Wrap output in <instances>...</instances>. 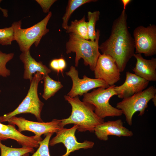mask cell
I'll return each mask as SVG.
<instances>
[{
	"mask_svg": "<svg viewBox=\"0 0 156 156\" xmlns=\"http://www.w3.org/2000/svg\"><path fill=\"white\" fill-rule=\"evenodd\" d=\"M2 1V0H0V3ZM0 10L3 12V16H4L7 17L8 16V11L7 10L4 9H3L1 8L0 6Z\"/></svg>",
	"mask_w": 156,
	"mask_h": 156,
	"instance_id": "obj_30",
	"label": "cell"
},
{
	"mask_svg": "<svg viewBox=\"0 0 156 156\" xmlns=\"http://www.w3.org/2000/svg\"><path fill=\"white\" fill-rule=\"evenodd\" d=\"M96 0H69L68 1L65 12L62 19V27L66 30L68 25V22L73 12L81 5L87 3L96 1Z\"/></svg>",
	"mask_w": 156,
	"mask_h": 156,
	"instance_id": "obj_20",
	"label": "cell"
},
{
	"mask_svg": "<svg viewBox=\"0 0 156 156\" xmlns=\"http://www.w3.org/2000/svg\"><path fill=\"white\" fill-rule=\"evenodd\" d=\"M50 66L52 69L56 71L57 73L60 72L58 59H55L52 60L50 63Z\"/></svg>",
	"mask_w": 156,
	"mask_h": 156,
	"instance_id": "obj_27",
	"label": "cell"
},
{
	"mask_svg": "<svg viewBox=\"0 0 156 156\" xmlns=\"http://www.w3.org/2000/svg\"><path fill=\"white\" fill-rule=\"evenodd\" d=\"M52 15V12L49 11L40 21L26 29L21 28V20L13 23L15 40L22 52L30 50L33 44L36 47L38 45L42 37L49 31L47 26Z\"/></svg>",
	"mask_w": 156,
	"mask_h": 156,
	"instance_id": "obj_4",
	"label": "cell"
},
{
	"mask_svg": "<svg viewBox=\"0 0 156 156\" xmlns=\"http://www.w3.org/2000/svg\"><path fill=\"white\" fill-rule=\"evenodd\" d=\"M58 62L60 72L63 75V72L64 69H65L66 66V63L65 60L62 57L58 59Z\"/></svg>",
	"mask_w": 156,
	"mask_h": 156,
	"instance_id": "obj_28",
	"label": "cell"
},
{
	"mask_svg": "<svg viewBox=\"0 0 156 156\" xmlns=\"http://www.w3.org/2000/svg\"><path fill=\"white\" fill-rule=\"evenodd\" d=\"M66 75L70 77L72 81V86L67 95L71 98L82 96L89 90L99 87L107 88L109 86L103 80L89 78L86 75L83 78L79 77L78 71L75 67L71 66L69 70L66 72Z\"/></svg>",
	"mask_w": 156,
	"mask_h": 156,
	"instance_id": "obj_10",
	"label": "cell"
},
{
	"mask_svg": "<svg viewBox=\"0 0 156 156\" xmlns=\"http://www.w3.org/2000/svg\"><path fill=\"white\" fill-rule=\"evenodd\" d=\"M78 127L77 125H74L69 129L63 128L50 141L49 145L52 146L59 143H63L66 147V151L61 156H68L71 153L80 149L92 148L94 145L92 141L85 140L81 143L77 141L75 134Z\"/></svg>",
	"mask_w": 156,
	"mask_h": 156,
	"instance_id": "obj_11",
	"label": "cell"
},
{
	"mask_svg": "<svg viewBox=\"0 0 156 156\" xmlns=\"http://www.w3.org/2000/svg\"><path fill=\"white\" fill-rule=\"evenodd\" d=\"M155 96L156 88L155 86H151L142 92L123 99L117 103L116 107L122 111L127 123L131 126L135 113L139 112V116H142L148 107V102Z\"/></svg>",
	"mask_w": 156,
	"mask_h": 156,
	"instance_id": "obj_7",
	"label": "cell"
},
{
	"mask_svg": "<svg viewBox=\"0 0 156 156\" xmlns=\"http://www.w3.org/2000/svg\"><path fill=\"white\" fill-rule=\"evenodd\" d=\"M100 12L96 11L93 12L89 11L87 13L88 21L87 22L88 35L89 39L94 41L96 38V31L95 25L96 22L99 20L100 15Z\"/></svg>",
	"mask_w": 156,
	"mask_h": 156,
	"instance_id": "obj_22",
	"label": "cell"
},
{
	"mask_svg": "<svg viewBox=\"0 0 156 156\" xmlns=\"http://www.w3.org/2000/svg\"><path fill=\"white\" fill-rule=\"evenodd\" d=\"M94 132L99 139L104 141L107 140L110 135L130 137L133 135L132 131L124 126L120 119L104 122L96 126Z\"/></svg>",
	"mask_w": 156,
	"mask_h": 156,
	"instance_id": "obj_14",
	"label": "cell"
},
{
	"mask_svg": "<svg viewBox=\"0 0 156 156\" xmlns=\"http://www.w3.org/2000/svg\"><path fill=\"white\" fill-rule=\"evenodd\" d=\"M43 79L44 88L42 97L46 100L53 96L63 87L60 81L52 79L48 75L44 76Z\"/></svg>",
	"mask_w": 156,
	"mask_h": 156,
	"instance_id": "obj_19",
	"label": "cell"
},
{
	"mask_svg": "<svg viewBox=\"0 0 156 156\" xmlns=\"http://www.w3.org/2000/svg\"><path fill=\"white\" fill-rule=\"evenodd\" d=\"M43 78V75L39 73L34 74L30 81V87L25 97L13 111L1 116V122L16 115L25 113L32 114L39 122H43L41 113L44 104L40 100L38 94V84Z\"/></svg>",
	"mask_w": 156,
	"mask_h": 156,
	"instance_id": "obj_6",
	"label": "cell"
},
{
	"mask_svg": "<svg viewBox=\"0 0 156 156\" xmlns=\"http://www.w3.org/2000/svg\"><path fill=\"white\" fill-rule=\"evenodd\" d=\"M15 40L14 29L11 27L0 29V44L2 45H10L12 41Z\"/></svg>",
	"mask_w": 156,
	"mask_h": 156,
	"instance_id": "obj_23",
	"label": "cell"
},
{
	"mask_svg": "<svg viewBox=\"0 0 156 156\" xmlns=\"http://www.w3.org/2000/svg\"><path fill=\"white\" fill-rule=\"evenodd\" d=\"M14 56L13 53L6 54L0 51V76L6 77L10 75V71L6 68V65Z\"/></svg>",
	"mask_w": 156,
	"mask_h": 156,
	"instance_id": "obj_25",
	"label": "cell"
},
{
	"mask_svg": "<svg viewBox=\"0 0 156 156\" xmlns=\"http://www.w3.org/2000/svg\"><path fill=\"white\" fill-rule=\"evenodd\" d=\"M115 86L114 85L107 88L99 87L94 89L92 92L83 95L82 101L93 105L95 113L101 118L120 116L122 114V111L109 103L110 99L116 95Z\"/></svg>",
	"mask_w": 156,
	"mask_h": 156,
	"instance_id": "obj_5",
	"label": "cell"
},
{
	"mask_svg": "<svg viewBox=\"0 0 156 156\" xmlns=\"http://www.w3.org/2000/svg\"><path fill=\"white\" fill-rule=\"evenodd\" d=\"M153 101V102L155 106H156V96L155 97L152 99Z\"/></svg>",
	"mask_w": 156,
	"mask_h": 156,
	"instance_id": "obj_31",
	"label": "cell"
},
{
	"mask_svg": "<svg viewBox=\"0 0 156 156\" xmlns=\"http://www.w3.org/2000/svg\"><path fill=\"white\" fill-rule=\"evenodd\" d=\"M1 92V91L0 90V93ZM1 116H0V122H1Z\"/></svg>",
	"mask_w": 156,
	"mask_h": 156,
	"instance_id": "obj_32",
	"label": "cell"
},
{
	"mask_svg": "<svg viewBox=\"0 0 156 156\" xmlns=\"http://www.w3.org/2000/svg\"><path fill=\"white\" fill-rule=\"evenodd\" d=\"M53 134L49 133L46 134L44 138L39 142V146L36 151L31 156H51L49 146L50 138Z\"/></svg>",
	"mask_w": 156,
	"mask_h": 156,
	"instance_id": "obj_24",
	"label": "cell"
},
{
	"mask_svg": "<svg viewBox=\"0 0 156 156\" xmlns=\"http://www.w3.org/2000/svg\"><path fill=\"white\" fill-rule=\"evenodd\" d=\"M1 156H23L28 153H33V148L22 147L14 148L6 146L3 144L0 140Z\"/></svg>",
	"mask_w": 156,
	"mask_h": 156,
	"instance_id": "obj_21",
	"label": "cell"
},
{
	"mask_svg": "<svg viewBox=\"0 0 156 156\" xmlns=\"http://www.w3.org/2000/svg\"><path fill=\"white\" fill-rule=\"evenodd\" d=\"M64 97L72 107L69 117L61 119L64 127L73 124L78 125L77 130L79 132H93L96 126L104 122V119L100 118L95 113L93 105L81 101L78 96L71 98L66 95Z\"/></svg>",
	"mask_w": 156,
	"mask_h": 156,
	"instance_id": "obj_2",
	"label": "cell"
},
{
	"mask_svg": "<svg viewBox=\"0 0 156 156\" xmlns=\"http://www.w3.org/2000/svg\"><path fill=\"white\" fill-rule=\"evenodd\" d=\"M5 122H8L9 124L16 125L18 127V131L21 133L24 131L32 132L36 137L40 139H42L41 136L42 134L49 133H56L64 128L61 120L55 119L48 122H36L15 116Z\"/></svg>",
	"mask_w": 156,
	"mask_h": 156,
	"instance_id": "obj_8",
	"label": "cell"
},
{
	"mask_svg": "<svg viewBox=\"0 0 156 156\" xmlns=\"http://www.w3.org/2000/svg\"><path fill=\"white\" fill-rule=\"evenodd\" d=\"M66 30L67 33H72L86 40H89L87 22L85 16L80 20L75 19L72 21Z\"/></svg>",
	"mask_w": 156,
	"mask_h": 156,
	"instance_id": "obj_18",
	"label": "cell"
},
{
	"mask_svg": "<svg viewBox=\"0 0 156 156\" xmlns=\"http://www.w3.org/2000/svg\"><path fill=\"white\" fill-rule=\"evenodd\" d=\"M127 15L123 10L113 21L110 35L99 47L102 54L109 55L115 60L120 72L135 54V44L128 29Z\"/></svg>",
	"mask_w": 156,
	"mask_h": 156,
	"instance_id": "obj_1",
	"label": "cell"
},
{
	"mask_svg": "<svg viewBox=\"0 0 156 156\" xmlns=\"http://www.w3.org/2000/svg\"><path fill=\"white\" fill-rule=\"evenodd\" d=\"M149 83V81L127 71L124 82L120 86H115L114 89L118 97L123 99L144 90Z\"/></svg>",
	"mask_w": 156,
	"mask_h": 156,
	"instance_id": "obj_13",
	"label": "cell"
},
{
	"mask_svg": "<svg viewBox=\"0 0 156 156\" xmlns=\"http://www.w3.org/2000/svg\"><path fill=\"white\" fill-rule=\"evenodd\" d=\"M94 71L95 78L103 80L109 86L120 79L119 69L114 60L109 55H99Z\"/></svg>",
	"mask_w": 156,
	"mask_h": 156,
	"instance_id": "obj_12",
	"label": "cell"
},
{
	"mask_svg": "<svg viewBox=\"0 0 156 156\" xmlns=\"http://www.w3.org/2000/svg\"><path fill=\"white\" fill-rule=\"evenodd\" d=\"M19 58L24 64L23 78L30 81L33 74L36 72L41 73L43 77L48 75L51 72L50 69L43 64L41 61H36L31 56L30 50L22 52Z\"/></svg>",
	"mask_w": 156,
	"mask_h": 156,
	"instance_id": "obj_17",
	"label": "cell"
},
{
	"mask_svg": "<svg viewBox=\"0 0 156 156\" xmlns=\"http://www.w3.org/2000/svg\"><path fill=\"white\" fill-rule=\"evenodd\" d=\"M8 139L16 141L22 147L33 148H38L39 142L42 140L35 135L28 136L23 134L16 129L14 125H5L0 122V140Z\"/></svg>",
	"mask_w": 156,
	"mask_h": 156,
	"instance_id": "obj_15",
	"label": "cell"
},
{
	"mask_svg": "<svg viewBox=\"0 0 156 156\" xmlns=\"http://www.w3.org/2000/svg\"><path fill=\"white\" fill-rule=\"evenodd\" d=\"M135 54L143 53L146 57L156 54V26H140L133 31Z\"/></svg>",
	"mask_w": 156,
	"mask_h": 156,
	"instance_id": "obj_9",
	"label": "cell"
},
{
	"mask_svg": "<svg viewBox=\"0 0 156 156\" xmlns=\"http://www.w3.org/2000/svg\"><path fill=\"white\" fill-rule=\"evenodd\" d=\"M136 60L135 67L133 69L137 75L149 81H156V58L150 60L144 58L141 54L135 53Z\"/></svg>",
	"mask_w": 156,
	"mask_h": 156,
	"instance_id": "obj_16",
	"label": "cell"
},
{
	"mask_svg": "<svg viewBox=\"0 0 156 156\" xmlns=\"http://www.w3.org/2000/svg\"><path fill=\"white\" fill-rule=\"evenodd\" d=\"M96 36L94 41L88 40L79 37L72 34H69V38L66 44V53H75V65L77 67L81 58L83 60L86 66H89L94 71L98 58L101 54L99 51V40L100 31L96 30Z\"/></svg>",
	"mask_w": 156,
	"mask_h": 156,
	"instance_id": "obj_3",
	"label": "cell"
},
{
	"mask_svg": "<svg viewBox=\"0 0 156 156\" xmlns=\"http://www.w3.org/2000/svg\"><path fill=\"white\" fill-rule=\"evenodd\" d=\"M132 1L131 0H122L121 1L123 4V10H125L126 8L127 5Z\"/></svg>",
	"mask_w": 156,
	"mask_h": 156,
	"instance_id": "obj_29",
	"label": "cell"
},
{
	"mask_svg": "<svg viewBox=\"0 0 156 156\" xmlns=\"http://www.w3.org/2000/svg\"><path fill=\"white\" fill-rule=\"evenodd\" d=\"M39 4L44 13H48L49 10L52 5L56 1V0H36Z\"/></svg>",
	"mask_w": 156,
	"mask_h": 156,
	"instance_id": "obj_26",
	"label": "cell"
}]
</instances>
